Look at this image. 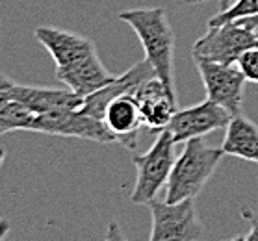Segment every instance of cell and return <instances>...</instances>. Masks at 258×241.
Here are the masks:
<instances>
[{
	"label": "cell",
	"instance_id": "6da1fadb",
	"mask_svg": "<svg viewBox=\"0 0 258 241\" xmlns=\"http://www.w3.org/2000/svg\"><path fill=\"white\" fill-rule=\"evenodd\" d=\"M136 32L141 47L145 50V59L151 61L154 72L167 86L175 88V32L164 8H138L124 10L117 15Z\"/></svg>",
	"mask_w": 258,
	"mask_h": 241
},
{
	"label": "cell",
	"instance_id": "7a4b0ae2",
	"mask_svg": "<svg viewBox=\"0 0 258 241\" xmlns=\"http://www.w3.org/2000/svg\"><path fill=\"white\" fill-rule=\"evenodd\" d=\"M223 156V148L208 147L203 137H194L186 141V147L176 158L171 171L165 202L178 204L182 200L195 199L210 180Z\"/></svg>",
	"mask_w": 258,
	"mask_h": 241
},
{
	"label": "cell",
	"instance_id": "3957f363",
	"mask_svg": "<svg viewBox=\"0 0 258 241\" xmlns=\"http://www.w3.org/2000/svg\"><path fill=\"white\" fill-rule=\"evenodd\" d=\"M175 139L169 130L160 132L153 147L145 154L134 156L138 177H136V186L132 189L130 200L132 204H149L151 200L156 199L160 189L167 186L171 177V171L175 165Z\"/></svg>",
	"mask_w": 258,
	"mask_h": 241
},
{
	"label": "cell",
	"instance_id": "277c9868",
	"mask_svg": "<svg viewBox=\"0 0 258 241\" xmlns=\"http://www.w3.org/2000/svg\"><path fill=\"white\" fill-rule=\"evenodd\" d=\"M252 47H258V36L252 30L238 23H227L221 26H208L191 48L195 61H216L234 65L241 54Z\"/></svg>",
	"mask_w": 258,
	"mask_h": 241
},
{
	"label": "cell",
	"instance_id": "5b68a950",
	"mask_svg": "<svg viewBox=\"0 0 258 241\" xmlns=\"http://www.w3.org/2000/svg\"><path fill=\"white\" fill-rule=\"evenodd\" d=\"M149 210L153 215V228L149 241H201L205 228L197 219L194 199L178 204L165 200H151Z\"/></svg>",
	"mask_w": 258,
	"mask_h": 241
},
{
	"label": "cell",
	"instance_id": "8992f818",
	"mask_svg": "<svg viewBox=\"0 0 258 241\" xmlns=\"http://www.w3.org/2000/svg\"><path fill=\"white\" fill-rule=\"evenodd\" d=\"M32 132H41L50 135L63 137H78L86 141H93L99 145L117 143L115 135L108 130L104 121L91 117L82 110H65L52 113H35Z\"/></svg>",
	"mask_w": 258,
	"mask_h": 241
},
{
	"label": "cell",
	"instance_id": "52a82bcc",
	"mask_svg": "<svg viewBox=\"0 0 258 241\" xmlns=\"http://www.w3.org/2000/svg\"><path fill=\"white\" fill-rule=\"evenodd\" d=\"M206 89V99L223 106L232 117L241 115L243 86L247 78L238 65H225L216 61H195Z\"/></svg>",
	"mask_w": 258,
	"mask_h": 241
},
{
	"label": "cell",
	"instance_id": "ba28073f",
	"mask_svg": "<svg viewBox=\"0 0 258 241\" xmlns=\"http://www.w3.org/2000/svg\"><path fill=\"white\" fill-rule=\"evenodd\" d=\"M232 121L230 112L223 106L206 99L191 108L178 110L169 124V132L175 143H186L194 137H203L214 130L227 128Z\"/></svg>",
	"mask_w": 258,
	"mask_h": 241
},
{
	"label": "cell",
	"instance_id": "9c48e42d",
	"mask_svg": "<svg viewBox=\"0 0 258 241\" xmlns=\"http://www.w3.org/2000/svg\"><path fill=\"white\" fill-rule=\"evenodd\" d=\"M35 37L47 48L56 63V72L69 71L73 67L97 54V47L89 37L78 36L69 30H61L56 26H37Z\"/></svg>",
	"mask_w": 258,
	"mask_h": 241
},
{
	"label": "cell",
	"instance_id": "30bf717a",
	"mask_svg": "<svg viewBox=\"0 0 258 241\" xmlns=\"http://www.w3.org/2000/svg\"><path fill=\"white\" fill-rule=\"evenodd\" d=\"M134 97L140 104L143 124L153 134H160L169 128L171 121L178 112L175 88H171L158 76L151 78L134 91Z\"/></svg>",
	"mask_w": 258,
	"mask_h": 241
},
{
	"label": "cell",
	"instance_id": "8fae6325",
	"mask_svg": "<svg viewBox=\"0 0 258 241\" xmlns=\"http://www.w3.org/2000/svg\"><path fill=\"white\" fill-rule=\"evenodd\" d=\"M154 76H156V72H154V67L151 65L149 59L138 61L134 67H130L128 71L123 72L121 76H115L113 82H110L108 86H104V88L95 91V93L88 95L84 99V104L80 110L84 113L91 115V117L99 119V121H104L106 110H108L112 100H115L121 95L134 93L141 84Z\"/></svg>",
	"mask_w": 258,
	"mask_h": 241
},
{
	"label": "cell",
	"instance_id": "7c38bea8",
	"mask_svg": "<svg viewBox=\"0 0 258 241\" xmlns=\"http://www.w3.org/2000/svg\"><path fill=\"white\" fill-rule=\"evenodd\" d=\"M104 123L115 135L117 143L126 148H134L138 145V132L143 126V115L134 93L121 95L112 100L106 110Z\"/></svg>",
	"mask_w": 258,
	"mask_h": 241
},
{
	"label": "cell",
	"instance_id": "4fadbf2b",
	"mask_svg": "<svg viewBox=\"0 0 258 241\" xmlns=\"http://www.w3.org/2000/svg\"><path fill=\"white\" fill-rule=\"evenodd\" d=\"M13 100H17L34 113H52L65 112V110H80L84 104V97L73 93L71 89H48L32 88L15 84L12 88Z\"/></svg>",
	"mask_w": 258,
	"mask_h": 241
},
{
	"label": "cell",
	"instance_id": "5bb4252c",
	"mask_svg": "<svg viewBox=\"0 0 258 241\" xmlns=\"http://www.w3.org/2000/svg\"><path fill=\"white\" fill-rule=\"evenodd\" d=\"M56 78L61 84H65L67 89H71L73 93L80 95L84 99L115 80V76L100 61L99 54L89 56L86 61H82L80 65L73 67L69 71L56 72Z\"/></svg>",
	"mask_w": 258,
	"mask_h": 241
},
{
	"label": "cell",
	"instance_id": "9a60e30c",
	"mask_svg": "<svg viewBox=\"0 0 258 241\" xmlns=\"http://www.w3.org/2000/svg\"><path fill=\"white\" fill-rule=\"evenodd\" d=\"M225 139L221 143L225 154L236 156L245 162L258 164V126L251 119L236 115L227 126Z\"/></svg>",
	"mask_w": 258,
	"mask_h": 241
},
{
	"label": "cell",
	"instance_id": "2e32d148",
	"mask_svg": "<svg viewBox=\"0 0 258 241\" xmlns=\"http://www.w3.org/2000/svg\"><path fill=\"white\" fill-rule=\"evenodd\" d=\"M35 113L24 104L12 100L6 106L0 108V135L15 132V130H28L32 132Z\"/></svg>",
	"mask_w": 258,
	"mask_h": 241
},
{
	"label": "cell",
	"instance_id": "e0dca14e",
	"mask_svg": "<svg viewBox=\"0 0 258 241\" xmlns=\"http://www.w3.org/2000/svg\"><path fill=\"white\" fill-rule=\"evenodd\" d=\"M258 15V0H236L234 4L208 21V26H221L227 23H236L241 19H249Z\"/></svg>",
	"mask_w": 258,
	"mask_h": 241
},
{
	"label": "cell",
	"instance_id": "ac0fdd59",
	"mask_svg": "<svg viewBox=\"0 0 258 241\" xmlns=\"http://www.w3.org/2000/svg\"><path fill=\"white\" fill-rule=\"evenodd\" d=\"M238 69L243 72V76L247 78V82L258 84V47H252L249 50L241 54L238 61Z\"/></svg>",
	"mask_w": 258,
	"mask_h": 241
},
{
	"label": "cell",
	"instance_id": "d6986e66",
	"mask_svg": "<svg viewBox=\"0 0 258 241\" xmlns=\"http://www.w3.org/2000/svg\"><path fill=\"white\" fill-rule=\"evenodd\" d=\"M104 241H124L123 234H121V230H119L117 221H110V224H108V230H106Z\"/></svg>",
	"mask_w": 258,
	"mask_h": 241
},
{
	"label": "cell",
	"instance_id": "ffe728a7",
	"mask_svg": "<svg viewBox=\"0 0 258 241\" xmlns=\"http://www.w3.org/2000/svg\"><path fill=\"white\" fill-rule=\"evenodd\" d=\"M245 241H258V219H251V228L247 232Z\"/></svg>",
	"mask_w": 258,
	"mask_h": 241
},
{
	"label": "cell",
	"instance_id": "44dd1931",
	"mask_svg": "<svg viewBox=\"0 0 258 241\" xmlns=\"http://www.w3.org/2000/svg\"><path fill=\"white\" fill-rule=\"evenodd\" d=\"M236 23L254 32V30L258 28V15H254V17H249V19H241V21H236Z\"/></svg>",
	"mask_w": 258,
	"mask_h": 241
},
{
	"label": "cell",
	"instance_id": "7402d4cb",
	"mask_svg": "<svg viewBox=\"0 0 258 241\" xmlns=\"http://www.w3.org/2000/svg\"><path fill=\"white\" fill-rule=\"evenodd\" d=\"M13 97H12V88L10 89H0V108L6 106L8 102H12Z\"/></svg>",
	"mask_w": 258,
	"mask_h": 241
},
{
	"label": "cell",
	"instance_id": "603a6c76",
	"mask_svg": "<svg viewBox=\"0 0 258 241\" xmlns=\"http://www.w3.org/2000/svg\"><path fill=\"white\" fill-rule=\"evenodd\" d=\"M10 234V221L8 219H0V241H4V237Z\"/></svg>",
	"mask_w": 258,
	"mask_h": 241
},
{
	"label": "cell",
	"instance_id": "cb8c5ba5",
	"mask_svg": "<svg viewBox=\"0 0 258 241\" xmlns=\"http://www.w3.org/2000/svg\"><path fill=\"white\" fill-rule=\"evenodd\" d=\"M13 86H15V82H13L12 78L0 72V89H10V88H13Z\"/></svg>",
	"mask_w": 258,
	"mask_h": 241
},
{
	"label": "cell",
	"instance_id": "d4e9b609",
	"mask_svg": "<svg viewBox=\"0 0 258 241\" xmlns=\"http://www.w3.org/2000/svg\"><path fill=\"white\" fill-rule=\"evenodd\" d=\"M230 2H232V0H219V12H223V10L230 8Z\"/></svg>",
	"mask_w": 258,
	"mask_h": 241
},
{
	"label": "cell",
	"instance_id": "484cf974",
	"mask_svg": "<svg viewBox=\"0 0 258 241\" xmlns=\"http://www.w3.org/2000/svg\"><path fill=\"white\" fill-rule=\"evenodd\" d=\"M189 6H195V4H203V2H208V0H184Z\"/></svg>",
	"mask_w": 258,
	"mask_h": 241
},
{
	"label": "cell",
	"instance_id": "4316f807",
	"mask_svg": "<svg viewBox=\"0 0 258 241\" xmlns=\"http://www.w3.org/2000/svg\"><path fill=\"white\" fill-rule=\"evenodd\" d=\"M230 241H245V237H236V239H230Z\"/></svg>",
	"mask_w": 258,
	"mask_h": 241
}]
</instances>
